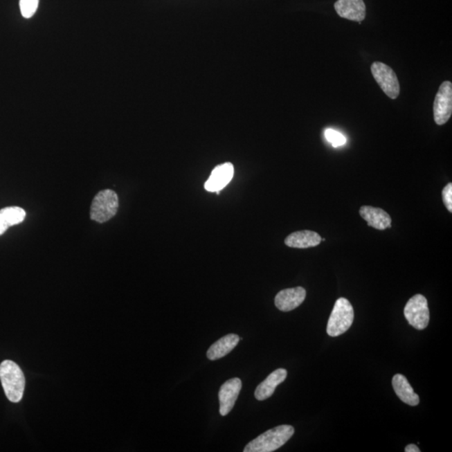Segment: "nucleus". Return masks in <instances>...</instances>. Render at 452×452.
Returning <instances> with one entry per match:
<instances>
[{
    "instance_id": "nucleus-1",
    "label": "nucleus",
    "mask_w": 452,
    "mask_h": 452,
    "mask_svg": "<svg viewBox=\"0 0 452 452\" xmlns=\"http://www.w3.org/2000/svg\"><path fill=\"white\" fill-rule=\"evenodd\" d=\"M0 381L6 397L10 402L18 403L25 392L26 379L17 363L5 360L0 365Z\"/></svg>"
},
{
    "instance_id": "nucleus-2",
    "label": "nucleus",
    "mask_w": 452,
    "mask_h": 452,
    "mask_svg": "<svg viewBox=\"0 0 452 452\" xmlns=\"http://www.w3.org/2000/svg\"><path fill=\"white\" fill-rule=\"evenodd\" d=\"M294 432V428L291 426L282 425L275 427L248 443L244 452L275 451L285 445L293 437Z\"/></svg>"
},
{
    "instance_id": "nucleus-3",
    "label": "nucleus",
    "mask_w": 452,
    "mask_h": 452,
    "mask_svg": "<svg viewBox=\"0 0 452 452\" xmlns=\"http://www.w3.org/2000/svg\"><path fill=\"white\" fill-rule=\"evenodd\" d=\"M354 318L353 306L349 300L341 298L335 302L332 311L329 323L327 326V333L331 337H338L350 329Z\"/></svg>"
},
{
    "instance_id": "nucleus-4",
    "label": "nucleus",
    "mask_w": 452,
    "mask_h": 452,
    "mask_svg": "<svg viewBox=\"0 0 452 452\" xmlns=\"http://www.w3.org/2000/svg\"><path fill=\"white\" fill-rule=\"evenodd\" d=\"M118 206V196L114 190L99 192L91 204V219L98 223L107 222L117 214Z\"/></svg>"
},
{
    "instance_id": "nucleus-5",
    "label": "nucleus",
    "mask_w": 452,
    "mask_h": 452,
    "mask_svg": "<svg viewBox=\"0 0 452 452\" xmlns=\"http://www.w3.org/2000/svg\"><path fill=\"white\" fill-rule=\"evenodd\" d=\"M404 314L410 325L418 330L425 329L430 322V311L427 300L417 294L406 303Z\"/></svg>"
},
{
    "instance_id": "nucleus-6",
    "label": "nucleus",
    "mask_w": 452,
    "mask_h": 452,
    "mask_svg": "<svg viewBox=\"0 0 452 452\" xmlns=\"http://www.w3.org/2000/svg\"><path fill=\"white\" fill-rule=\"evenodd\" d=\"M372 75L383 93L390 99H396L401 93V85L395 72L386 64L374 62L371 66Z\"/></svg>"
},
{
    "instance_id": "nucleus-7",
    "label": "nucleus",
    "mask_w": 452,
    "mask_h": 452,
    "mask_svg": "<svg viewBox=\"0 0 452 452\" xmlns=\"http://www.w3.org/2000/svg\"><path fill=\"white\" fill-rule=\"evenodd\" d=\"M452 114V83L444 82L440 86L434 102V119L439 126L444 125Z\"/></svg>"
},
{
    "instance_id": "nucleus-8",
    "label": "nucleus",
    "mask_w": 452,
    "mask_h": 452,
    "mask_svg": "<svg viewBox=\"0 0 452 452\" xmlns=\"http://www.w3.org/2000/svg\"><path fill=\"white\" fill-rule=\"evenodd\" d=\"M242 382L239 378H233L224 383L219 391V414L226 417L230 413L237 402Z\"/></svg>"
},
{
    "instance_id": "nucleus-9",
    "label": "nucleus",
    "mask_w": 452,
    "mask_h": 452,
    "mask_svg": "<svg viewBox=\"0 0 452 452\" xmlns=\"http://www.w3.org/2000/svg\"><path fill=\"white\" fill-rule=\"evenodd\" d=\"M307 291L302 287L287 288L275 296V305L280 311H290L298 307L306 298Z\"/></svg>"
},
{
    "instance_id": "nucleus-10",
    "label": "nucleus",
    "mask_w": 452,
    "mask_h": 452,
    "mask_svg": "<svg viewBox=\"0 0 452 452\" xmlns=\"http://www.w3.org/2000/svg\"><path fill=\"white\" fill-rule=\"evenodd\" d=\"M234 177V166L230 163L216 166L205 183V189L209 192H215L219 195Z\"/></svg>"
},
{
    "instance_id": "nucleus-11",
    "label": "nucleus",
    "mask_w": 452,
    "mask_h": 452,
    "mask_svg": "<svg viewBox=\"0 0 452 452\" xmlns=\"http://www.w3.org/2000/svg\"><path fill=\"white\" fill-rule=\"evenodd\" d=\"M340 17L362 22L366 17V6L363 0H337L334 3Z\"/></svg>"
},
{
    "instance_id": "nucleus-12",
    "label": "nucleus",
    "mask_w": 452,
    "mask_h": 452,
    "mask_svg": "<svg viewBox=\"0 0 452 452\" xmlns=\"http://www.w3.org/2000/svg\"><path fill=\"white\" fill-rule=\"evenodd\" d=\"M359 215L368 223V226L376 230H383L391 227V217L386 211L381 208L362 206Z\"/></svg>"
},
{
    "instance_id": "nucleus-13",
    "label": "nucleus",
    "mask_w": 452,
    "mask_h": 452,
    "mask_svg": "<svg viewBox=\"0 0 452 452\" xmlns=\"http://www.w3.org/2000/svg\"><path fill=\"white\" fill-rule=\"evenodd\" d=\"M287 376V371L284 369H278L271 373L268 377L260 383L255 391V397L257 401H262L270 398L274 394L275 388L285 381Z\"/></svg>"
},
{
    "instance_id": "nucleus-14",
    "label": "nucleus",
    "mask_w": 452,
    "mask_h": 452,
    "mask_svg": "<svg viewBox=\"0 0 452 452\" xmlns=\"http://www.w3.org/2000/svg\"><path fill=\"white\" fill-rule=\"evenodd\" d=\"M322 242V238L315 231L301 230L296 231L288 235L285 244L288 247L307 249L315 247Z\"/></svg>"
},
{
    "instance_id": "nucleus-15",
    "label": "nucleus",
    "mask_w": 452,
    "mask_h": 452,
    "mask_svg": "<svg viewBox=\"0 0 452 452\" xmlns=\"http://www.w3.org/2000/svg\"><path fill=\"white\" fill-rule=\"evenodd\" d=\"M394 390L398 397L404 403L410 406H417L419 403V398L417 394L415 393L413 388L410 385L409 381L402 374H395L392 379Z\"/></svg>"
},
{
    "instance_id": "nucleus-16",
    "label": "nucleus",
    "mask_w": 452,
    "mask_h": 452,
    "mask_svg": "<svg viewBox=\"0 0 452 452\" xmlns=\"http://www.w3.org/2000/svg\"><path fill=\"white\" fill-rule=\"evenodd\" d=\"M239 338L237 334H228L212 345L207 352V358L212 361L225 357L237 346Z\"/></svg>"
},
{
    "instance_id": "nucleus-17",
    "label": "nucleus",
    "mask_w": 452,
    "mask_h": 452,
    "mask_svg": "<svg viewBox=\"0 0 452 452\" xmlns=\"http://www.w3.org/2000/svg\"><path fill=\"white\" fill-rule=\"evenodd\" d=\"M1 211L3 215L6 216L8 222H9L10 226L22 223L26 215V211L22 208L17 206L7 207L1 210Z\"/></svg>"
},
{
    "instance_id": "nucleus-18",
    "label": "nucleus",
    "mask_w": 452,
    "mask_h": 452,
    "mask_svg": "<svg viewBox=\"0 0 452 452\" xmlns=\"http://www.w3.org/2000/svg\"><path fill=\"white\" fill-rule=\"evenodd\" d=\"M39 0H19V8L24 18L30 19L37 10Z\"/></svg>"
},
{
    "instance_id": "nucleus-19",
    "label": "nucleus",
    "mask_w": 452,
    "mask_h": 452,
    "mask_svg": "<svg viewBox=\"0 0 452 452\" xmlns=\"http://www.w3.org/2000/svg\"><path fill=\"white\" fill-rule=\"evenodd\" d=\"M325 138L327 140V142H329L332 145L335 147L345 145L347 142V139L341 133L334 129H327L325 133Z\"/></svg>"
},
{
    "instance_id": "nucleus-20",
    "label": "nucleus",
    "mask_w": 452,
    "mask_h": 452,
    "mask_svg": "<svg viewBox=\"0 0 452 452\" xmlns=\"http://www.w3.org/2000/svg\"><path fill=\"white\" fill-rule=\"evenodd\" d=\"M443 202L445 204L446 209L452 212V183H449L442 190Z\"/></svg>"
},
{
    "instance_id": "nucleus-21",
    "label": "nucleus",
    "mask_w": 452,
    "mask_h": 452,
    "mask_svg": "<svg viewBox=\"0 0 452 452\" xmlns=\"http://www.w3.org/2000/svg\"><path fill=\"white\" fill-rule=\"evenodd\" d=\"M10 227L9 222H8L6 216L3 215L2 211L0 210V235H2Z\"/></svg>"
},
{
    "instance_id": "nucleus-22",
    "label": "nucleus",
    "mask_w": 452,
    "mask_h": 452,
    "mask_svg": "<svg viewBox=\"0 0 452 452\" xmlns=\"http://www.w3.org/2000/svg\"><path fill=\"white\" fill-rule=\"evenodd\" d=\"M406 452H419L421 450L419 449L417 446L414 445V444H410L406 447Z\"/></svg>"
}]
</instances>
